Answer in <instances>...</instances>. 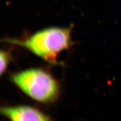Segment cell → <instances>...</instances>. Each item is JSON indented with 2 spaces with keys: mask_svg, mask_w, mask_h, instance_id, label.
<instances>
[{
  "mask_svg": "<svg viewBox=\"0 0 121 121\" xmlns=\"http://www.w3.org/2000/svg\"><path fill=\"white\" fill-rule=\"evenodd\" d=\"M0 58H1V75L5 72L8 67L10 60H11V54L9 51L6 50H2L0 53Z\"/></svg>",
  "mask_w": 121,
  "mask_h": 121,
  "instance_id": "4",
  "label": "cell"
},
{
  "mask_svg": "<svg viewBox=\"0 0 121 121\" xmlns=\"http://www.w3.org/2000/svg\"><path fill=\"white\" fill-rule=\"evenodd\" d=\"M1 113L9 121H52L47 114L29 105L5 106Z\"/></svg>",
  "mask_w": 121,
  "mask_h": 121,
  "instance_id": "3",
  "label": "cell"
},
{
  "mask_svg": "<svg viewBox=\"0 0 121 121\" xmlns=\"http://www.w3.org/2000/svg\"><path fill=\"white\" fill-rule=\"evenodd\" d=\"M11 81L27 96L43 103L55 102L60 95L58 81L43 69L33 68L15 73Z\"/></svg>",
  "mask_w": 121,
  "mask_h": 121,
  "instance_id": "2",
  "label": "cell"
},
{
  "mask_svg": "<svg viewBox=\"0 0 121 121\" xmlns=\"http://www.w3.org/2000/svg\"><path fill=\"white\" fill-rule=\"evenodd\" d=\"M5 42L22 47L49 63L56 65L59 54L72 45L71 27H49L25 39L7 38Z\"/></svg>",
  "mask_w": 121,
  "mask_h": 121,
  "instance_id": "1",
  "label": "cell"
}]
</instances>
